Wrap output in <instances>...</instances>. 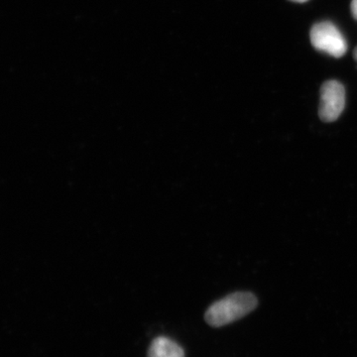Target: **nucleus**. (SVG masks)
<instances>
[{
    "instance_id": "obj_1",
    "label": "nucleus",
    "mask_w": 357,
    "mask_h": 357,
    "mask_svg": "<svg viewBox=\"0 0 357 357\" xmlns=\"http://www.w3.org/2000/svg\"><path fill=\"white\" fill-rule=\"evenodd\" d=\"M257 298L252 293L236 292L217 301L204 314L206 323L213 328H220L234 323L255 311Z\"/></svg>"
},
{
    "instance_id": "obj_2",
    "label": "nucleus",
    "mask_w": 357,
    "mask_h": 357,
    "mask_svg": "<svg viewBox=\"0 0 357 357\" xmlns=\"http://www.w3.org/2000/svg\"><path fill=\"white\" fill-rule=\"evenodd\" d=\"M310 38L316 50L333 58L344 57L349 47L342 33L330 21H323L312 26Z\"/></svg>"
},
{
    "instance_id": "obj_3",
    "label": "nucleus",
    "mask_w": 357,
    "mask_h": 357,
    "mask_svg": "<svg viewBox=\"0 0 357 357\" xmlns=\"http://www.w3.org/2000/svg\"><path fill=\"white\" fill-rule=\"evenodd\" d=\"M345 107V89L340 82H326L321 88L319 114L324 122L337 121Z\"/></svg>"
},
{
    "instance_id": "obj_4",
    "label": "nucleus",
    "mask_w": 357,
    "mask_h": 357,
    "mask_svg": "<svg viewBox=\"0 0 357 357\" xmlns=\"http://www.w3.org/2000/svg\"><path fill=\"white\" fill-rule=\"evenodd\" d=\"M147 357H185L183 347L167 337H158L152 340Z\"/></svg>"
},
{
    "instance_id": "obj_5",
    "label": "nucleus",
    "mask_w": 357,
    "mask_h": 357,
    "mask_svg": "<svg viewBox=\"0 0 357 357\" xmlns=\"http://www.w3.org/2000/svg\"><path fill=\"white\" fill-rule=\"evenodd\" d=\"M351 10L354 20H357V0H352Z\"/></svg>"
},
{
    "instance_id": "obj_6",
    "label": "nucleus",
    "mask_w": 357,
    "mask_h": 357,
    "mask_svg": "<svg viewBox=\"0 0 357 357\" xmlns=\"http://www.w3.org/2000/svg\"><path fill=\"white\" fill-rule=\"evenodd\" d=\"M291 1L299 2V3H303V2H306L307 1V0H291Z\"/></svg>"
},
{
    "instance_id": "obj_7",
    "label": "nucleus",
    "mask_w": 357,
    "mask_h": 357,
    "mask_svg": "<svg viewBox=\"0 0 357 357\" xmlns=\"http://www.w3.org/2000/svg\"><path fill=\"white\" fill-rule=\"evenodd\" d=\"M354 59H356V61L357 62V47L356 48V50H354Z\"/></svg>"
}]
</instances>
